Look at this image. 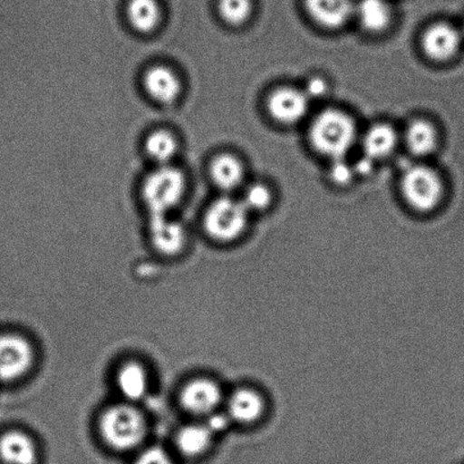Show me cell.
<instances>
[{
	"instance_id": "1",
	"label": "cell",
	"mask_w": 464,
	"mask_h": 464,
	"mask_svg": "<svg viewBox=\"0 0 464 464\" xmlns=\"http://www.w3.org/2000/svg\"><path fill=\"white\" fill-rule=\"evenodd\" d=\"M147 420L131 404H117L103 412L100 433L104 442L117 451L139 447L147 435Z\"/></svg>"
},
{
	"instance_id": "2",
	"label": "cell",
	"mask_w": 464,
	"mask_h": 464,
	"mask_svg": "<svg viewBox=\"0 0 464 464\" xmlns=\"http://www.w3.org/2000/svg\"><path fill=\"white\" fill-rule=\"evenodd\" d=\"M357 138L352 117L335 109L320 113L311 129L313 147L332 159L344 158Z\"/></svg>"
},
{
	"instance_id": "3",
	"label": "cell",
	"mask_w": 464,
	"mask_h": 464,
	"mask_svg": "<svg viewBox=\"0 0 464 464\" xmlns=\"http://www.w3.org/2000/svg\"><path fill=\"white\" fill-rule=\"evenodd\" d=\"M186 181L183 172L177 168L160 166L145 179L143 199L150 216L169 215L183 198Z\"/></svg>"
},
{
	"instance_id": "4",
	"label": "cell",
	"mask_w": 464,
	"mask_h": 464,
	"mask_svg": "<svg viewBox=\"0 0 464 464\" xmlns=\"http://www.w3.org/2000/svg\"><path fill=\"white\" fill-rule=\"evenodd\" d=\"M248 213L243 201L231 198H218L208 208L204 228L211 238L229 243L244 234L248 224Z\"/></svg>"
},
{
	"instance_id": "5",
	"label": "cell",
	"mask_w": 464,
	"mask_h": 464,
	"mask_svg": "<svg viewBox=\"0 0 464 464\" xmlns=\"http://www.w3.org/2000/svg\"><path fill=\"white\" fill-rule=\"evenodd\" d=\"M402 193L415 210L431 211L442 198V179L429 167L412 166L403 174Z\"/></svg>"
},
{
	"instance_id": "6",
	"label": "cell",
	"mask_w": 464,
	"mask_h": 464,
	"mask_svg": "<svg viewBox=\"0 0 464 464\" xmlns=\"http://www.w3.org/2000/svg\"><path fill=\"white\" fill-rule=\"evenodd\" d=\"M34 362V350L29 341L17 334L0 335V382L20 380Z\"/></svg>"
},
{
	"instance_id": "7",
	"label": "cell",
	"mask_w": 464,
	"mask_h": 464,
	"mask_svg": "<svg viewBox=\"0 0 464 464\" xmlns=\"http://www.w3.org/2000/svg\"><path fill=\"white\" fill-rule=\"evenodd\" d=\"M222 390L211 380L198 379L189 382L180 394L181 406L197 416H210L222 402Z\"/></svg>"
},
{
	"instance_id": "8",
	"label": "cell",
	"mask_w": 464,
	"mask_h": 464,
	"mask_svg": "<svg viewBox=\"0 0 464 464\" xmlns=\"http://www.w3.org/2000/svg\"><path fill=\"white\" fill-rule=\"evenodd\" d=\"M309 100L304 91L284 88L271 94L267 108L276 121L285 125L295 124L306 116Z\"/></svg>"
},
{
	"instance_id": "9",
	"label": "cell",
	"mask_w": 464,
	"mask_h": 464,
	"mask_svg": "<svg viewBox=\"0 0 464 464\" xmlns=\"http://www.w3.org/2000/svg\"><path fill=\"white\" fill-rule=\"evenodd\" d=\"M460 32L447 23L430 26L422 36V48L427 56L439 62L452 58L460 48Z\"/></svg>"
},
{
	"instance_id": "10",
	"label": "cell",
	"mask_w": 464,
	"mask_h": 464,
	"mask_svg": "<svg viewBox=\"0 0 464 464\" xmlns=\"http://www.w3.org/2000/svg\"><path fill=\"white\" fill-rule=\"evenodd\" d=\"M266 411V399L257 390L243 388L236 390L228 400L227 415L231 421L241 425H252L261 420Z\"/></svg>"
},
{
	"instance_id": "11",
	"label": "cell",
	"mask_w": 464,
	"mask_h": 464,
	"mask_svg": "<svg viewBox=\"0 0 464 464\" xmlns=\"http://www.w3.org/2000/svg\"><path fill=\"white\" fill-rule=\"evenodd\" d=\"M150 236L154 247L165 255L179 254L186 241L183 227L168 215L150 216Z\"/></svg>"
},
{
	"instance_id": "12",
	"label": "cell",
	"mask_w": 464,
	"mask_h": 464,
	"mask_svg": "<svg viewBox=\"0 0 464 464\" xmlns=\"http://www.w3.org/2000/svg\"><path fill=\"white\" fill-rule=\"evenodd\" d=\"M304 3L309 16L327 29H338L354 14L352 0H304Z\"/></svg>"
},
{
	"instance_id": "13",
	"label": "cell",
	"mask_w": 464,
	"mask_h": 464,
	"mask_svg": "<svg viewBox=\"0 0 464 464\" xmlns=\"http://www.w3.org/2000/svg\"><path fill=\"white\" fill-rule=\"evenodd\" d=\"M144 88L157 102L171 104L181 93V83L176 72L167 66H154L145 72Z\"/></svg>"
},
{
	"instance_id": "14",
	"label": "cell",
	"mask_w": 464,
	"mask_h": 464,
	"mask_svg": "<svg viewBox=\"0 0 464 464\" xmlns=\"http://www.w3.org/2000/svg\"><path fill=\"white\" fill-rule=\"evenodd\" d=\"M0 460L5 464H35L38 449L29 435L18 430L7 431L0 438Z\"/></svg>"
},
{
	"instance_id": "15",
	"label": "cell",
	"mask_w": 464,
	"mask_h": 464,
	"mask_svg": "<svg viewBox=\"0 0 464 464\" xmlns=\"http://www.w3.org/2000/svg\"><path fill=\"white\" fill-rule=\"evenodd\" d=\"M398 144V134L392 126L377 124L372 126L363 136L362 149L365 156L372 160L388 157Z\"/></svg>"
},
{
	"instance_id": "16",
	"label": "cell",
	"mask_w": 464,
	"mask_h": 464,
	"mask_svg": "<svg viewBox=\"0 0 464 464\" xmlns=\"http://www.w3.org/2000/svg\"><path fill=\"white\" fill-rule=\"evenodd\" d=\"M117 386L127 401H140L145 397L149 389L147 372L139 363H126L118 372Z\"/></svg>"
},
{
	"instance_id": "17",
	"label": "cell",
	"mask_w": 464,
	"mask_h": 464,
	"mask_svg": "<svg viewBox=\"0 0 464 464\" xmlns=\"http://www.w3.org/2000/svg\"><path fill=\"white\" fill-rule=\"evenodd\" d=\"M127 18L140 34H151L161 21V8L158 0H130Z\"/></svg>"
},
{
	"instance_id": "18",
	"label": "cell",
	"mask_w": 464,
	"mask_h": 464,
	"mask_svg": "<svg viewBox=\"0 0 464 464\" xmlns=\"http://www.w3.org/2000/svg\"><path fill=\"white\" fill-rule=\"evenodd\" d=\"M213 438L215 434L206 424L188 425L177 435V448L186 457H198L211 447Z\"/></svg>"
},
{
	"instance_id": "19",
	"label": "cell",
	"mask_w": 464,
	"mask_h": 464,
	"mask_svg": "<svg viewBox=\"0 0 464 464\" xmlns=\"http://www.w3.org/2000/svg\"><path fill=\"white\" fill-rule=\"evenodd\" d=\"M210 175L218 188L232 190L241 184L244 179V167L231 154H221L212 161Z\"/></svg>"
},
{
	"instance_id": "20",
	"label": "cell",
	"mask_w": 464,
	"mask_h": 464,
	"mask_svg": "<svg viewBox=\"0 0 464 464\" xmlns=\"http://www.w3.org/2000/svg\"><path fill=\"white\" fill-rule=\"evenodd\" d=\"M354 14L363 29L371 32L383 31L391 22V8L386 0H361L354 6Z\"/></svg>"
},
{
	"instance_id": "21",
	"label": "cell",
	"mask_w": 464,
	"mask_h": 464,
	"mask_svg": "<svg viewBox=\"0 0 464 464\" xmlns=\"http://www.w3.org/2000/svg\"><path fill=\"white\" fill-rule=\"evenodd\" d=\"M408 149L416 156H429L438 144L434 126L425 121H412L406 133Z\"/></svg>"
},
{
	"instance_id": "22",
	"label": "cell",
	"mask_w": 464,
	"mask_h": 464,
	"mask_svg": "<svg viewBox=\"0 0 464 464\" xmlns=\"http://www.w3.org/2000/svg\"><path fill=\"white\" fill-rule=\"evenodd\" d=\"M148 156L160 166H169L177 152V140L167 130H156L145 140Z\"/></svg>"
},
{
	"instance_id": "23",
	"label": "cell",
	"mask_w": 464,
	"mask_h": 464,
	"mask_svg": "<svg viewBox=\"0 0 464 464\" xmlns=\"http://www.w3.org/2000/svg\"><path fill=\"white\" fill-rule=\"evenodd\" d=\"M218 11L229 25L238 26L244 24L252 14V0H219Z\"/></svg>"
},
{
	"instance_id": "24",
	"label": "cell",
	"mask_w": 464,
	"mask_h": 464,
	"mask_svg": "<svg viewBox=\"0 0 464 464\" xmlns=\"http://www.w3.org/2000/svg\"><path fill=\"white\" fill-rule=\"evenodd\" d=\"M272 194L266 185L254 184L245 192L243 203L248 211H262L270 206Z\"/></svg>"
},
{
	"instance_id": "25",
	"label": "cell",
	"mask_w": 464,
	"mask_h": 464,
	"mask_svg": "<svg viewBox=\"0 0 464 464\" xmlns=\"http://www.w3.org/2000/svg\"><path fill=\"white\" fill-rule=\"evenodd\" d=\"M356 175L353 167L350 166L344 158L334 159L330 169L332 180L338 185H348L352 183L353 176Z\"/></svg>"
},
{
	"instance_id": "26",
	"label": "cell",
	"mask_w": 464,
	"mask_h": 464,
	"mask_svg": "<svg viewBox=\"0 0 464 464\" xmlns=\"http://www.w3.org/2000/svg\"><path fill=\"white\" fill-rule=\"evenodd\" d=\"M134 464H174V462L165 450L150 448L140 454Z\"/></svg>"
},
{
	"instance_id": "27",
	"label": "cell",
	"mask_w": 464,
	"mask_h": 464,
	"mask_svg": "<svg viewBox=\"0 0 464 464\" xmlns=\"http://www.w3.org/2000/svg\"><path fill=\"white\" fill-rule=\"evenodd\" d=\"M231 422V420L228 415H224V413H212V415L208 416V420L206 425L208 427V430L212 431L213 434H219L221 431L228 429V426Z\"/></svg>"
},
{
	"instance_id": "28",
	"label": "cell",
	"mask_w": 464,
	"mask_h": 464,
	"mask_svg": "<svg viewBox=\"0 0 464 464\" xmlns=\"http://www.w3.org/2000/svg\"><path fill=\"white\" fill-rule=\"evenodd\" d=\"M327 92V83L321 77H313L306 85V93L309 99L321 98Z\"/></svg>"
},
{
	"instance_id": "29",
	"label": "cell",
	"mask_w": 464,
	"mask_h": 464,
	"mask_svg": "<svg viewBox=\"0 0 464 464\" xmlns=\"http://www.w3.org/2000/svg\"><path fill=\"white\" fill-rule=\"evenodd\" d=\"M372 167H374V160H372L371 158L363 156L361 160H358L356 165L353 166V169L356 174L368 175L371 174Z\"/></svg>"
},
{
	"instance_id": "30",
	"label": "cell",
	"mask_w": 464,
	"mask_h": 464,
	"mask_svg": "<svg viewBox=\"0 0 464 464\" xmlns=\"http://www.w3.org/2000/svg\"><path fill=\"white\" fill-rule=\"evenodd\" d=\"M463 35H464V24H463Z\"/></svg>"
}]
</instances>
